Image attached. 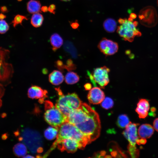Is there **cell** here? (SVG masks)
Masks as SVG:
<instances>
[{
    "mask_svg": "<svg viewBox=\"0 0 158 158\" xmlns=\"http://www.w3.org/2000/svg\"><path fill=\"white\" fill-rule=\"evenodd\" d=\"M114 102L112 99L110 97L104 98L101 102V106L102 107L106 109H108L111 108L113 106Z\"/></svg>",
    "mask_w": 158,
    "mask_h": 158,
    "instance_id": "27",
    "label": "cell"
},
{
    "mask_svg": "<svg viewBox=\"0 0 158 158\" xmlns=\"http://www.w3.org/2000/svg\"><path fill=\"white\" fill-rule=\"evenodd\" d=\"M56 89L59 98L55 106L67 117L71 111L79 108L82 102L75 93L64 95L59 88Z\"/></svg>",
    "mask_w": 158,
    "mask_h": 158,
    "instance_id": "3",
    "label": "cell"
},
{
    "mask_svg": "<svg viewBox=\"0 0 158 158\" xmlns=\"http://www.w3.org/2000/svg\"><path fill=\"white\" fill-rule=\"evenodd\" d=\"M149 109L148 101L146 99H141L139 100L137 104L135 111L140 118H144L147 116Z\"/></svg>",
    "mask_w": 158,
    "mask_h": 158,
    "instance_id": "14",
    "label": "cell"
},
{
    "mask_svg": "<svg viewBox=\"0 0 158 158\" xmlns=\"http://www.w3.org/2000/svg\"><path fill=\"white\" fill-rule=\"evenodd\" d=\"M18 1H22V0H17Z\"/></svg>",
    "mask_w": 158,
    "mask_h": 158,
    "instance_id": "42",
    "label": "cell"
},
{
    "mask_svg": "<svg viewBox=\"0 0 158 158\" xmlns=\"http://www.w3.org/2000/svg\"><path fill=\"white\" fill-rule=\"evenodd\" d=\"M66 83L69 85H72L77 83L79 80V77L77 73L69 71L64 77Z\"/></svg>",
    "mask_w": 158,
    "mask_h": 158,
    "instance_id": "21",
    "label": "cell"
},
{
    "mask_svg": "<svg viewBox=\"0 0 158 158\" xmlns=\"http://www.w3.org/2000/svg\"><path fill=\"white\" fill-rule=\"evenodd\" d=\"M58 134L56 139L53 143L50 149L44 156L46 157L57 146L58 142L67 138H71L77 141L83 149L87 144H89L87 138L74 125L66 121L59 128Z\"/></svg>",
    "mask_w": 158,
    "mask_h": 158,
    "instance_id": "2",
    "label": "cell"
},
{
    "mask_svg": "<svg viewBox=\"0 0 158 158\" xmlns=\"http://www.w3.org/2000/svg\"><path fill=\"white\" fill-rule=\"evenodd\" d=\"M56 9V6L54 4L50 5L48 8V11L51 13L54 14L55 13V10Z\"/></svg>",
    "mask_w": 158,
    "mask_h": 158,
    "instance_id": "30",
    "label": "cell"
},
{
    "mask_svg": "<svg viewBox=\"0 0 158 158\" xmlns=\"http://www.w3.org/2000/svg\"><path fill=\"white\" fill-rule=\"evenodd\" d=\"M41 5L40 2L36 0H30L27 4V9L31 13L41 12Z\"/></svg>",
    "mask_w": 158,
    "mask_h": 158,
    "instance_id": "18",
    "label": "cell"
},
{
    "mask_svg": "<svg viewBox=\"0 0 158 158\" xmlns=\"http://www.w3.org/2000/svg\"><path fill=\"white\" fill-rule=\"evenodd\" d=\"M139 124L130 122L123 132V135L129 142V144L133 146H135L137 140L138 139L137 126Z\"/></svg>",
    "mask_w": 158,
    "mask_h": 158,
    "instance_id": "11",
    "label": "cell"
},
{
    "mask_svg": "<svg viewBox=\"0 0 158 158\" xmlns=\"http://www.w3.org/2000/svg\"><path fill=\"white\" fill-rule=\"evenodd\" d=\"M45 109L44 118L51 126L58 128L67 121V117L50 101L45 102Z\"/></svg>",
    "mask_w": 158,
    "mask_h": 158,
    "instance_id": "5",
    "label": "cell"
},
{
    "mask_svg": "<svg viewBox=\"0 0 158 158\" xmlns=\"http://www.w3.org/2000/svg\"><path fill=\"white\" fill-rule=\"evenodd\" d=\"M47 92V90H43L41 87L33 85L28 89L27 94L30 98L39 99L42 101L46 97Z\"/></svg>",
    "mask_w": 158,
    "mask_h": 158,
    "instance_id": "13",
    "label": "cell"
},
{
    "mask_svg": "<svg viewBox=\"0 0 158 158\" xmlns=\"http://www.w3.org/2000/svg\"><path fill=\"white\" fill-rule=\"evenodd\" d=\"M136 15L134 13H132L131 14L130 17V18L133 19H135L136 18Z\"/></svg>",
    "mask_w": 158,
    "mask_h": 158,
    "instance_id": "39",
    "label": "cell"
},
{
    "mask_svg": "<svg viewBox=\"0 0 158 158\" xmlns=\"http://www.w3.org/2000/svg\"><path fill=\"white\" fill-rule=\"evenodd\" d=\"M138 134L140 138H148L154 133V129L152 126L148 124H143L141 125L138 129Z\"/></svg>",
    "mask_w": 158,
    "mask_h": 158,
    "instance_id": "15",
    "label": "cell"
},
{
    "mask_svg": "<svg viewBox=\"0 0 158 158\" xmlns=\"http://www.w3.org/2000/svg\"><path fill=\"white\" fill-rule=\"evenodd\" d=\"M81 108L74 125L87 138L90 143L99 135V118L97 113L87 104L82 102Z\"/></svg>",
    "mask_w": 158,
    "mask_h": 158,
    "instance_id": "1",
    "label": "cell"
},
{
    "mask_svg": "<svg viewBox=\"0 0 158 158\" xmlns=\"http://www.w3.org/2000/svg\"><path fill=\"white\" fill-rule=\"evenodd\" d=\"M128 152L130 155L133 158H137L139 157V150L136 146H133L129 144L128 146Z\"/></svg>",
    "mask_w": 158,
    "mask_h": 158,
    "instance_id": "25",
    "label": "cell"
},
{
    "mask_svg": "<svg viewBox=\"0 0 158 158\" xmlns=\"http://www.w3.org/2000/svg\"><path fill=\"white\" fill-rule=\"evenodd\" d=\"M157 2H158V1H157Z\"/></svg>",
    "mask_w": 158,
    "mask_h": 158,
    "instance_id": "43",
    "label": "cell"
},
{
    "mask_svg": "<svg viewBox=\"0 0 158 158\" xmlns=\"http://www.w3.org/2000/svg\"><path fill=\"white\" fill-rule=\"evenodd\" d=\"M50 43L54 50L59 48L62 45L63 41L62 37L57 33L52 35L50 38Z\"/></svg>",
    "mask_w": 158,
    "mask_h": 158,
    "instance_id": "17",
    "label": "cell"
},
{
    "mask_svg": "<svg viewBox=\"0 0 158 158\" xmlns=\"http://www.w3.org/2000/svg\"><path fill=\"white\" fill-rule=\"evenodd\" d=\"M13 152L16 156L18 157H24L27 152L26 146L23 144L19 143L15 145L13 148Z\"/></svg>",
    "mask_w": 158,
    "mask_h": 158,
    "instance_id": "19",
    "label": "cell"
},
{
    "mask_svg": "<svg viewBox=\"0 0 158 158\" xmlns=\"http://www.w3.org/2000/svg\"><path fill=\"white\" fill-rule=\"evenodd\" d=\"M71 25L72 28L74 29L77 28L79 26L78 23L76 22L71 23Z\"/></svg>",
    "mask_w": 158,
    "mask_h": 158,
    "instance_id": "34",
    "label": "cell"
},
{
    "mask_svg": "<svg viewBox=\"0 0 158 158\" xmlns=\"http://www.w3.org/2000/svg\"><path fill=\"white\" fill-rule=\"evenodd\" d=\"M58 148L61 151L74 153L78 149H82L80 144L76 140L71 138L63 139L58 143Z\"/></svg>",
    "mask_w": 158,
    "mask_h": 158,
    "instance_id": "10",
    "label": "cell"
},
{
    "mask_svg": "<svg viewBox=\"0 0 158 158\" xmlns=\"http://www.w3.org/2000/svg\"><path fill=\"white\" fill-rule=\"evenodd\" d=\"M9 26L6 21L0 20V34L6 33L9 29Z\"/></svg>",
    "mask_w": 158,
    "mask_h": 158,
    "instance_id": "28",
    "label": "cell"
},
{
    "mask_svg": "<svg viewBox=\"0 0 158 158\" xmlns=\"http://www.w3.org/2000/svg\"><path fill=\"white\" fill-rule=\"evenodd\" d=\"M24 20H27V17L18 14L14 17V19L11 21V24H12L13 27L15 28L18 24L22 25V23Z\"/></svg>",
    "mask_w": 158,
    "mask_h": 158,
    "instance_id": "26",
    "label": "cell"
},
{
    "mask_svg": "<svg viewBox=\"0 0 158 158\" xmlns=\"http://www.w3.org/2000/svg\"><path fill=\"white\" fill-rule=\"evenodd\" d=\"M105 98L104 92L100 87L95 86L91 89L87 95L89 102L93 104L100 103Z\"/></svg>",
    "mask_w": 158,
    "mask_h": 158,
    "instance_id": "12",
    "label": "cell"
},
{
    "mask_svg": "<svg viewBox=\"0 0 158 158\" xmlns=\"http://www.w3.org/2000/svg\"><path fill=\"white\" fill-rule=\"evenodd\" d=\"M41 10L44 13L47 12L48 11V8L46 6H43L41 8Z\"/></svg>",
    "mask_w": 158,
    "mask_h": 158,
    "instance_id": "37",
    "label": "cell"
},
{
    "mask_svg": "<svg viewBox=\"0 0 158 158\" xmlns=\"http://www.w3.org/2000/svg\"><path fill=\"white\" fill-rule=\"evenodd\" d=\"M146 142L147 140L145 139L141 138L140 139H138L136 143L139 145H144L146 143Z\"/></svg>",
    "mask_w": 158,
    "mask_h": 158,
    "instance_id": "31",
    "label": "cell"
},
{
    "mask_svg": "<svg viewBox=\"0 0 158 158\" xmlns=\"http://www.w3.org/2000/svg\"><path fill=\"white\" fill-rule=\"evenodd\" d=\"M84 87L86 90H90L92 87V85L90 83H87L84 85Z\"/></svg>",
    "mask_w": 158,
    "mask_h": 158,
    "instance_id": "35",
    "label": "cell"
},
{
    "mask_svg": "<svg viewBox=\"0 0 158 158\" xmlns=\"http://www.w3.org/2000/svg\"><path fill=\"white\" fill-rule=\"evenodd\" d=\"M58 131V128L52 126H50L45 130L44 135L47 139L49 140H52L56 138Z\"/></svg>",
    "mask_w": 158,
    "mask_h": 158,
    "instance_id": "20",
    "label": "cell"
},
{
    "mask_svg": "<svg viewBox=\"0 0 158 158\" xmlns=\"http://www.w3.org/2000/svg\"><path fill=\"white\" fill-rule=\"evenodd\" d=\"M44 18L42 15L39 13H34L31 19V24L35 27L40 26L43 23Z\"/></svg>",
    "mask_w": 158,
    "mask_h": 158,
    "instance_id": "22",
    "label": "cell"
},
{
    "mask_svg": "<svg viewBox=\"0 0 158 158\" xmlns=\"http://www.w3.org/2000/svg\"><path fill=\"white\" fill-rule=\"evenodd\" d=\"M8 51L0 48V80L5 81L12 76L13 68L11 65L6 62Z\"/></svg>",
    "mask_w": 158,
    "mask_h": 158,
    "instance_id": "8",
    "label": "cell"
},
{
    "mask_svg": "<svg viewBox=\"0 0 158 158\" xmlns=\"http://www.w3.org/2000/svg\"><path fill=\"white\" fill-rule=\"evenodd\" d=\"M138 17L141 24L146 27H153L157 23L156 10L151 6H147L142 9L139 12Z\"/></svg>",
    "mask_w": 158,
    "mask_h": 158,
    "instance_id": "6",
    "label": "cell"
},
{
    "mask_svg": "<svg viewBox=\"0 0 158 158\" xmlns=\"http://www.w3.org/2000/svg\"><path fill=\"white\" fill-rule=\"evenodd\" d=\"M61 0V1H69L70 0Z\"/></svg>",
    "mask_w": 158,
    "mask_h": 158,
    "instance_id": "41",
    "label": "cell"
},
{
    "mask_svg": "<svg viewBox=\"0 0 158 158\" xmlns=\"http://www.w3.org/2000/svg\"><path fill=\"white\" fill-rule=\"evenodd\" d=\"M103 26L105 30L107 32H114L116 27L115 21L112 18H108L104 22Z\"/></svg>",
    "mask_w": 158,
    "mask_h": 158,
    "instance_id": "23",
    "label": "cell"
},
{
    "mask_svg": "<svg viewBox=\"0 0 158 158\" xmlns=\"http://www.w3.org/2000/svg\"><path fill=\"white\" fill-rule=\"evenodd\" d=\"M23 157L24 158H33L34 157L31 156L30 155H25V156H24Z\"/></svg>",
    "mask_w": 158,
    "mask_h": 158,
    "instance_id": "40",
    "label": "cell"
},
{
    "mask_svg": "<svg viewBox=\"0 0 158 158\" xmlns=\"http://www.w3.org/2000/svg\"><path fill=\"white\" fill-rule=\"evenodd\" d=\"M64 79V76L60 71L55 70L49 75V80L51 84L58 85L61 84Z\"/></svg>",
    "mask_w": 158,
    "mask_h": 158,
    "instance_id": "16",
    "label": "cell"
},
{
    "mask_svg": "<svg viewBox=\"0 0 158 158\" xmlns=\"http://www.w3.org/2000/svg\"><path fill=\"white\" fill-rule=\"evenodd\" d=\"M0 11L1 13H7L8 12L7 8L5 6H2L0 7Z\"/></svg>",
    "mask_w": 158,
    "mask_h": 158,
    "instance_id": "33",
    "label": "cell"
},
{
    "mask_svg": "<svg viewBox=\"0 0 158 158\" xmlns=\"http://www.w3.org/2000/svg\"><path fill=\"white\" fill-rule=\"evenodd\" d=\"M153 125L154 129L158 132V118H156L154 120Z\"/></svg>",
    "mask_w": 158,
    "mask_h": 158,
    "instance_id": "32",
    "label": "cell"
},
{
    "mask_svg": "<svg viewBox=\"0 0 158 158\" xmlns=\"http://www.w3.org/2000/svg\"><path fill=\"white\" fill-rule=\"evenodd\" d=\"M4 89L3 86L0 84V108L2 104V101L1 98L4 95Z\"/></svg>",
    "mask_w": 158,
    "mask_h": 158,
    "instance_id": "29",
    "label": "cell"
},
{
    "mask_svg": "<svg viewBox=\"0 0 158 158\" xmlns=\"http://www.w3.org/2000/svg\"><path fill=\"white\" fill-rule=\"evenodd\" d=\"M130 123L128 117L126 114H121L118 117L117 124L120 128H125Z\"/></svg>",
    "mask_w": 158,
    "mask_h": 158,
    "instance_id": "24",
    "label": "cell"
},
{
    "mask_svg": "<svg viewBox=\"0 0 158 158\" xmlns=\"http://www.w3.org/2000/svg\"><path fill=\"white\" fill-rule=\"evenodd\" d=\"M151 112L150 114L151 116H154L155 115L154 112L156 111V108L154 107H152L151 109Z\"/></svg>",
    "mask_w": 158,
    "mask_h": 158,
    "instance_id": "36",
    "label": "cell"
},
{
    "mask_svg": "<svg viewBox=\"0 0 158 158\" xmlns=\"http://www.w3.org/2000/svg\"><path fill=\"white\" fill-rule=\"evenodd\" d=\"M98 47L100 51L107 56L114 54L118 49L116 42L106 38H103L100 41Z\"/></svg>",
    "mask_w": 158,
    "mask_h": 158,
    "instance_id": "9",
    "label": "cell"
},
{
    "mask_svg": "<svg viewBox=\"0 0 158 158\" xmlns=\"http://www.w3.org/2000/svg\"><path fill=\"white\" fill-rule=\"evenodd\" d=\"M110 69L104 66L95 68L92 73L88 75L92 83L95 86L97 84L101 88H104L109 82L108 73Z\"/></svg>",
    "mask_w": 158,
    "mask_h": 158,
    "instance_id": "7",
    "label": "cell"
},
{
    "mask_svg": "<svg viewBox=\"0 0 158 158\" xmlns=\"http://www.w3.org/2000/svg\"><path fill=\"white\" fill-rule=\"evenodd\" d=\"M129 17L128 19L120 18L118 20L120 25L118 28L117 32L123 39L129 42H133L135 37L140 36L141 32L137 28L138 23L133 21Z\"/></svg>",
    "mask_w": 158,
    "mask_h": 158,
    "instance_id": "4",
    "label": "cell"
},
{
    "mask_svg": "<svg viewBox=\"0 0 158 158\" xmlns=\"http://www.w3.org/2000/svg\"><path fill=\"white\" fill-rule=\"evenodd\" d=\"M6 17V16L4 13H0V20H3Z\"/></svg>",
    "mask_w": 158,
    "mask_h": 158,
    "instance_id": "38",
    "label": "cell"
}]
</instances>
